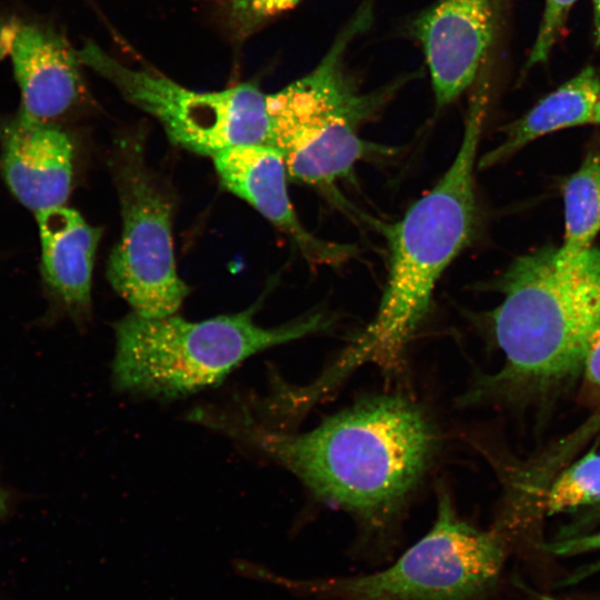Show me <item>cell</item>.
Wrapping results in <instances>:
<instances>
[{"instance_id": "obj_20", "label": "cell", "mask_w": 600, "mask_h": 600, "mask_svg": "<svg viewBox=\"0 0 600 600\" xmlns=\"http://www.w3.org/2000/svg\"><path fill=\"white\" fill-rule=\"evenodd\" d=\"M543 549L556 556H574L589 551L600 552V531L593 534L569 536L558 541L549 542ZM600 571V560L586 566L561 581V586L574 584Z\"/></svg>"}, {"instance_id": "obj_1", "label": "cell", "mask_w": 600, "mask_h": 600, "mask_svg": "<svg viewBox=\"0 0 600 600\" xmlns=\"http://www.w3.org/2000/svg\"><path fill=\"white\" fill-rule=\"evenodd\" d=\"M201 423L278 462L371 531L389 527L428 468L437 440L424 412L399 396L362 400L299 433L268 429L233 409H207Z\"/></svg>"}, {"instance_id": "obj_8", "label": "cell", "mask_w": 600, "mask_h": 600, "mask_svg": "<svg viewBox=\"0 0 600 600\" xmlns=\"http://www.w3.org/2000/svg\"><path fill=\"white\" fill-rule=\"evenodd\" d=\"M113 173L122 232L110 253L107 277L131 312L150 319L176 314L189 288L177 271L171 199L138 142L119 144Z\"/></svg>"}, {"instance_id": "obj_3", "label": "cell", "mask_w": 600, "mask_h": 600, "mask_svg": "<svg viewBox=\"0 0 600 600\" xmlns=\"http://www.w3.org/2000/svg\"><path fill=\"white\" fill-rule=\"evenodd\" d=\"M497 286L503 299L490 320L504 364L479 381L469 401L548 396L581 376L600 324V248L571 267L559 263L554 247L522 254Z\"/></svg>"}, {"instance_id": "obj_25", "label": "cell", "mask_w": 600, "mask_h": 600, "mask_svg": "<svg viewBox=\"0 0 600 600\" xmlns=\"http://www.w3.org/2000/svg\"><path fill=\"white\" fill-rule=\"evenodd\" d=\"M593 123L600 126V96H599V100L596 107Z\"/></svg>"}, {"instance_id": "obj_11", "label": "cell", "mask_w": 600, "mask_h": 600, "mask_svg": "<svg viewBox=\"0 0 600 600\" xmlns=\"http://www.w3.org/2000/svg\"><path fill=\"white\" fill-rule=\"evenodd\" d=\"M74 146L56 122L20 111L0 123V170L13 197L34 214L64 206L73 179Z\"/></svg>"}, {"instance_id": "obj_10", "label": "cell", "mask_w": 600, "mask_h": 600, "mask_svg": "<svg viewBox=\"0 0 600 600\" xmlns=\"http://www.w3.org/2000/svg\"><path fill=\"white\" fill-rule=\"evenodd\" d=\"M11 62L20 112L56 122L84 98L78 52L53 30L20 19L0 27V59Z\"/></svg>"}, {"instance_id": "obj_18", "label": "cell", "mask_w": 600, "mask_h": 600, "mask_svg": "<svg viewBox=\"0 0 600 600\" xmlns=\"http://www.w3.org/2000/svg\"><path fill=\"white\" fill-rule=\"evenodd\" d=\"M578 0H544L538 32L529 52L527 68L546 62L559 40L572 7Z\"/></svg>"}, {"instance_id": "obj_22", "label": "cell", "mask_w": 600, "mask_h": 600, "mask_svg": "<svg viewBox=\"0 0 600 600\" xmlns=\"http://www.w3.org/2000/svg\"><path fill=\"white\" fill-rule=\"evenodd\" d=\"M593 6V23H594V42L600 47V0H592Z\"/></svg>"}, {"instance_id": "obj_17", "label": "cell", "mask_w": 600, "mask_h": 600, "mask_svg": "<svg viewBox=\"0 0 600 600\" xmlns=\"http://www.w3.org/2000/svg\"><path fill=\"white\" fill-rule=\"evenodd\" d=\"M301 0H229L227 26L237 40H244Z\"/></svg>"}, {"instance_id": "obj_9", "label": "cell", "mask_w": 600, "mask_h": 600, "mask_svg": "<svg viewBox=\"0 0 600 600\" xmlns=\"http://www.w3.org/2000/svg\"><path fill=\"white\" fill-rule=\"evenodd\" d=\"M503 0H439L413 23L439 108L474 81L491 46Z\"/></svg>"}, {"instance_id": "obj_16", "label": "cell", "mask_w": 600, "mask_h": 600, "mask_svg": "<svg viewBox=\"0 0 600 600\" xmlns=\"http://www.w3.org/2000/svg\"><path fill=\"white\" fill-rule=\"evenodd\" d=\"M600 502V453L590 451L566 468L551 483L544 499L548 514Z\"/></svg>"}, {"instance_id": "obj_24", "label": "cell", "mask_w": 600, "mask_h": 600, "mask_svg": "<svg viewBox=\"0 0 600 600\" xmlns=\"http://www.w3.org/2000/svg\"><path fill=\"white\" fill-rule=\"evenodd\" d=\"M7 501H8L7 494L4 490L2 489V487L0 486V516L6 512Z\"/></svg>"}, {"instance_id": "obj_12", "label": "cell", "mask_w": 600, "mask_h": 600, "mask_svg": "<svg viewBox=\"0 0 600 600\" xmlns=\"http://www.w3.org/2000/svg\"><path fill=\"white\" fill-rule=\"evenodd\" d=\"M221 182L286 232L303 256L318 264H336L353 248L314 237L298 219L287 189V168L270 144H239L212 156Z\"/></svg>"}, {"instance_id": "obj_23", "label": "cell", "mask_w": 600, "mask_h": 600, "mask_svg": "<svg viewBox=\"0 0 600 600\" xmlns=\"http://www.w3.org/2000/svg\"><path fill=\"white\" fill-rule=\"evenodd\" d=\"M528 592L533 597L534 600H567V599H561V598L553 597L550 594H542V593H537V592L533 593V591L530 589L528 590Z\"/></svg>"}, {"instance_id": "obj_7", "label": "cell", "mask_w": 600, "mask_h": 600, "mask_svg": "<svg viewBox=\"0 0 600 600\" xmlns=\"http://www.w3.org/2000/svg\"><path fill=\"white\" fill-rule=\"evenodd\" d=\"M78 57L189 151L212 157L239 144L271 146L268 94L253 83L200 92L157 71L128 67L94 43L84 44Z\"/></svg>"}, {"instance_id": "obj_5", "label": "cell", "mask_w": 600, "mask_h": 600, "mask_svg": "<svg viewBox=\"0 0 600 600\" xmlns=\"http://www.w3.org/2000/svg\"><path fill=\"white\" fill-rule=\"evenodd\" d=\"M369 3L361 7L332 46L304 77L268 94L271 146L282 156L288 176L318 187H330L354 164L386 152L358 134L391 89L361 92L344 69L348 44L371 20Z\"/></svg>"}, {"instance_id": "obj_6", "label": "cell", "mask_w": 600, "mask_h": 600, "mask_svg": "<svg viewBox=\"0 0 600 600\" xmlns=\"http://www.w3.org/2000/svg\"><path fill=\"white\" fill-rule=\"evenodd\" d=\"M506 551L499 531L467 523L441 493L432 528L386 569L298 580L268 576L314 600H480L497 584Z\"/></svg>"}, {"instance_id": "obj_13", "label": "cell", "mask_w": 600, "mask_h": 600, "mask_svg": "<svg viewBox=\"0 0 600 600\" xmlns=\"http://www.w3.org/2000/svg\"><path fill=\"white\" fill-rule=\"evenodd\" d=\"M40 271L46 288L61 311L78 324L91 314V283L101 229L66 206L36 214Z\"/></svg>"}, {"instance_id": "obj_19", "label": "cell", "mask_w": 600, "mask_h": 600, "mask_svg": "<svg viewBox=\"0 0 600 600\" xmlns=\"http://www.w3.org/2000/svg\"><path fill=\"white\" fill-rule=\"evenodd\" d=\"M600 432V407L589 419L577 428L568 437L563 438L550 452L546 460L541 462L540 471L546 476L552 470L562 467L564 462L573 457L589 440Z\"/></svg>"}, {"instance_id": "obj_14", "label": "cell", "mask_w": 600, "mask_h": 600, "mask_svg": "<svg viewBox=\"0 0 600 600\" xmlns=\"http://www.w3.org/2000/svg\"><path fill=\"white\" fill-rule=\"evenodd\" d=\"M599 96L600 71L587 66L503 127V139L480 158L479 168L492 167L546 134L593 123Z\"/></svg>"}, {"instance_id": "obj_2", "label": "cell", "mask_w": 600, "mask_h": 600, "mask_svg": "<svg viewBox=\"0 0 600 600\" xmlns=\"http://www.w3.org/2000/svg\"><path fill=\"white\" fill-rule=\"evenodd\" d=\"M486 90L472 97L456 157L434 187L388 230L389 272L377 313L369 326L313 382L319 401L366 363L392 364L431 304L444 270L471 240L477 222L474 166Z\"/></svg>"}, {"instance_id": "obj_21", "label": "cell", "mask_w": 600, "mask_h": 600, "mask_svg": "<svg viewBox=\"0 0 600 600\" xmlns=\"http://www.w3.org/2000/svg\"><path fill=\"white\" fill-rule=\"evenodd\" d=\"M580 401L600 407V324L590 337L583 361Z\"/></svg>"}, {"instance_id": "obj_4", "label": "cell", "mask_w": 600, "mask_h": 600, "mask_svg": "<svg viewBox=\"0 0 600 600\" xmlns=\"http://www.w3.org/2000/svg\"><path fill=\"white\" fill-rule=\"evenodd\" d=\"M256 307L200 321L130 312L113 324L111 382L123 394L168 402L222 382L250 357L323 329V314L274 328L254 321Z\"/></svg>"}, {"instance_id": "obj_15", "label": "cell", "mask_w": 600, "mask_h": 600, "mask_svg": "<svg viewBox=\"0 0 600 600\" xmlns=\"http://www.w3.org/2000/svg\"><path fill=\"white\" fill-rule=\"evenodd\" d=\"M564 234L557 259L564 267L579 262L600 232V144L591 148L563 184Z\"/></svg>"}]
</instances>
